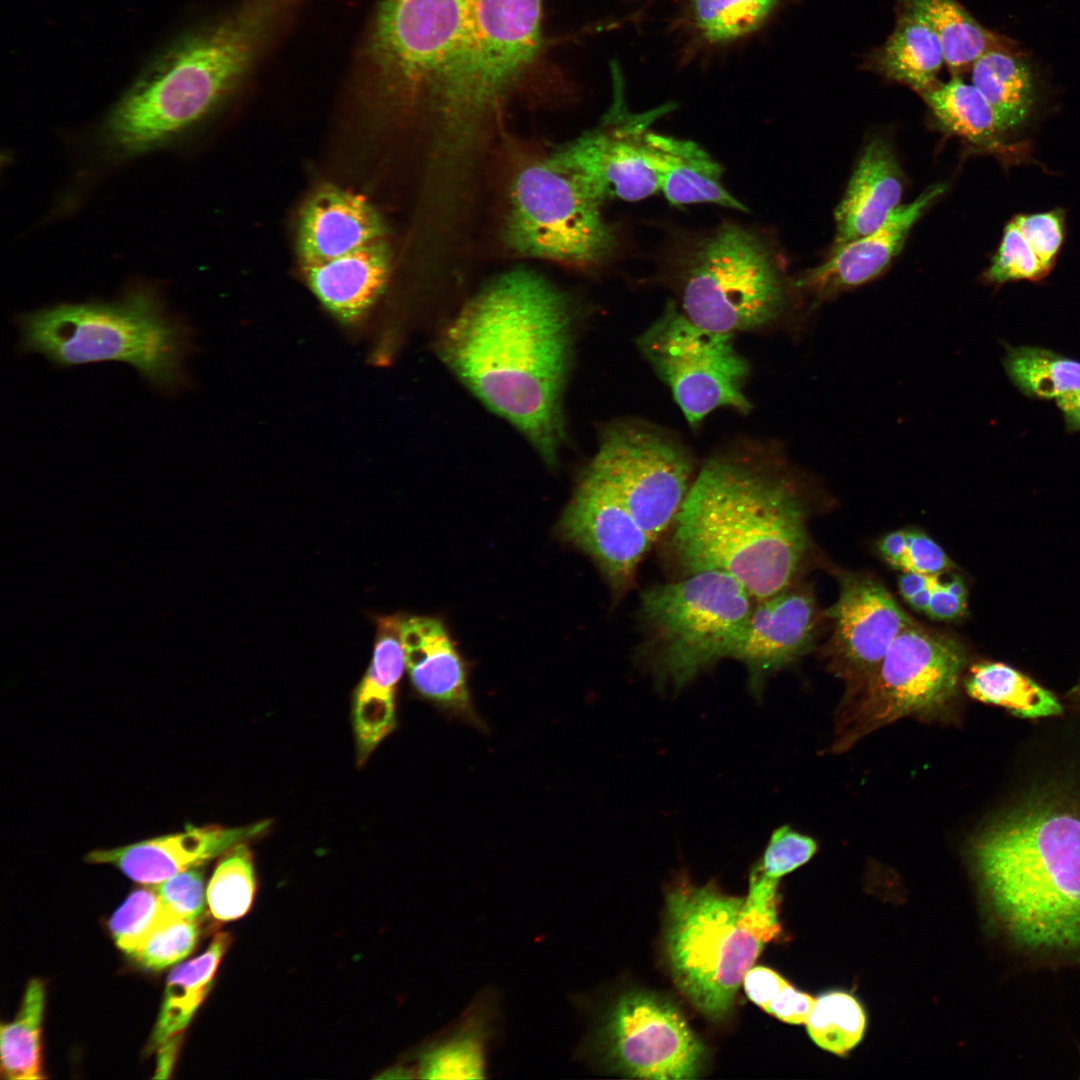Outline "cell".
I'll use <instances>...</instances> for the list:
<instances>
[{"label":"cell","mask_w":1080,"mask_h":1080,"mask_svg":"<svg viewBox=\"0 0 1080 1080\" xmlns=\"http://www.w3.org/2000/svg\"><path fill=\"white\" fill-rule=\"evenodd\" d=\"M571 340L566 298L541 276L519 269L465 305L444 332L440 355L482 403L554 464L564 435Z\"/></svg>","instance_id":"1"},{"label":"cell","mask_w":1080,"mask_h":1080,"mask_svg":"<svg viewBox=\"0 0 1080 1080\" xmlns=\"http://www.w3.org/2000/svg\"><path fill=\"white\" fill-rule=\"evenodd\" d=\"M804 487L776 450L740 447L709 457L668 532L677 577L720 570L755 601L798 582L810 550Z\"/></svg>","instance_id":"2"},{"label":"cell","mask_w":1080,"mask_h":1080,"mask_svg":"<svg viewBox=\"0 0 1080 1080\" xmlns=\"http://www.w3.org/2000/svg\"><path fill=\"white\" fill-rule=\"evenodd\" d=\"M305 1L241 0L176 41L108 113L97 132L100 151L121 162L184 139L243 82Z\"/></svg>","instance_id":"3"},{"label":"cell","mask_w":1080,"mask_h":1080,"mask_svg":"<svg viewBox=\"0 0 1080 1080\" xmlns=\"http://www.w3.org/2000/svg\"><path fill=\"white\" fill-rule=\"evenodd\" d=\"M971 856L993 916L1016 947L1080 953V810L1034 800L976 836Z\"/></svg>","instance_id":"4"},{"label":"cell","mask_w":1080,"mask_h":1080,"mask_svg":"<svg viewBox=\"0 0 1080 1080\" xmlns=\"http://www.w3.org/2000/svg\"><path fill=\"white\" fill-rule=\"evenodd\" d=\"M15 323L18 351L42 355L54 366L126 363L167 395L190 383L186 362L194 351L192 329L152 284L135 283L113 301L59 303L21 313Z\"/></svg>","instance_id":"5"},{"label":"cell","mask_w":1080,"mask_h":1080,"mask_svg":"<svg viewBox=\"0 0 1080 1080\" xmlns=\"http://www.w3.org/2000/svg\"><path fill=\"white\" fill-rule=\"evenodd\" d=\"M780 930L778 916L712 882L683 884L667 894L664 942L672 978L711 1020L728 1014L746 973Z\"/></svg>","instance_id":"6"},{"label":"cell","mask_w":1080,"mask_h":1080,"mask_svg":"<svg viewBox=\"0 0 1080 1080\" xmlns=\"http://www.w3.org/2000/svg\"><path fill=\"white\" fill-rule=\"evenodd\" d=\"M669 281L677 304L695 324L717 332L754 331L787 309L788 285L767 238L724 222L686 239L671 254Z\"/></svg>","instance_id":"7"},{"label":"cell","mask_w":1080,"mask_h":1080,"mask_svg":"<svg viewBox=\"0 0 1080 1080\" xmlns=\"http://www.w3.org/2000/svg\"><path fill=\"white\" fill-rule=\"evenodd\" d=\"M476 0H377L353 64L383 99L436 106L474 41Z\"/></svg>","instance_id":"8"},{"label":"cell","mask_w":1080,"mask_h":1080,"mask_svg":"<svg viewBox=\"0 0 1080 1080\" xmlns=\"http://www.w3.org/2000/svg\"><path fill=\"white\" fill-rule=\"evenodd\" d=\"M755 600L734 577L703 570L644 589L639 664L660 687L680 690L728 658Z\"/></svg>","instance_id":"9"},{"label":"cell","mask_w":1080,"mask_h":1080,"mask_svg":"<svg viewBox=\"0 0 1080 1080\" xmlns=\"http://www.w3.org/2000/svg\"><path fill=\"white\" fill-rule=\"evenodd\" d=\"M602 201L552 155L523 166L509 191L504 236L517 254L592 267L618 244Z\"/></svg>","instance_id":"10"},{"label":"cell","mask_w":1080,"mask_h":1080,"mask_svg":"<svg viewBox=\"0 0 1080 1080\" xmlns=\"http://www.w3.org/2000/svg\"><path fill=\"white\" fill-rule=\"evenodd\" d=\"M966 662L961 643L914 621L897 635L875 673L851 699L836 746L847 749L903 717L942 712L955 697Z\"/></svg>","instance_id":"11"},{"label":"cell","mask_w":1080,"mask_h":1080,"mask_svg":"<svg viewBox=\"0 0 1080 1080\" xmlns=\"http://www.w3.org/2000/svg\"><path fill=\"white\" fill-rule=\"evenodd\" d=\"M733 336L695 324L672 299L637 338L640 352L691 426L719 408L740 413L752 408L744 392L750 365L736 350Z\"/></svg>","instance_id":"12"},{"label":"cell","mask_w":1080,"mask_h":1080,"mask_svg":"<svg viewBox=\"0 0 1080 1080\" xmlns=\"http://www.w3.org/2000/svg\"><path fill=\"white\" fill-rule=\"evenodd\" d=\"M588 466L606 480L653 544L670 531L697 474L686 447L637 420L608 425Z\"/></svg>","instance_id":"13"},{"label":"cell","mask_w":1080,"mask_h":1080,"mask_svg":"<svg viewBox=\"0 0 1080 1080\" xmlns=\"http://www.w3.org/2000/svg\"><path fill=\"white\" fill-rule=\"evenodd\" d=\"M607 1066L626 1076L653 1080L694 1079L705 1048L671 1002L648 992L617 999L596 1034Z\"/></svg>","instance_id":"14"},{"label":"cell","mask_w":1080,"mask_h":1080,"mask_svg":"<svg viewBox=\"0 0 1080 1080\" xmlns=\"http://www.w3.org/2000/svg\"><path fill=\"white\" fill-rule=\"evenodd\" d=\"M612 104L593 129L551 154L573 172L602 202L643 200L659 191L649 161L645 135L650 124L671 109L664 105L632 114L624 100V81L617 62L611 63Z\"/></svg>","instance_id":"15"},{"label":"cell","mask_w":1080,"mask_h":1080,"mask_svg":"<svg viewBox=\"0 0 1080 1080\" xmlns=\"http://www.w3.org/2000/svg\"><path fill=\"white\" fill-rule=\"evenodd\" d=\"M557 529L594 561L614 602L634 588L639 565L653 545L611 486L589 466Z\"/></svg>","instance_id":"16"},{"label":"cell","mask_w":1080,"mask_h":1080,"mask_svg":"<svg viewBox=\"0 0 1080 1080\" xmlns=\"http://www.w3.org/2000/svg\"><path fill=\"white\" fill-rule=\"evenodd\" d=\"M827 615L833 621L828 657L832 670L848 682L851 700L914 620L879 581L853 573L840 575L839 595Z\"/></svg>","instance_id":"17"},{"label":"cell","mask_w":1080,"mask_h":1080,"mask_svg":"<svg viewBox=\"0 0 1080 1080\" xmlns=\"http://www.w3.org/2000/svg\"><path fill=\"white\" fill-rule=\"evenodd\" d=\"M817 624L813 592L799 582L755 601L728 657L746 668L754 697L761 696L771 675L810 650Z\"/></svg>","instance_id":"18"},{"label":"cell","mask_w":1080,"mask_h":1080,"mask_svg":"<svg viewBox=\"0 0 1080 1080\" xmlns=\"http://www.w3.org/2000/svg\"><path fill=\"white\" fill-rule=\"evenodd\" d=\"M944 191L941 184L928 187L913 202L900 205L875 231L833 249L828 259L803 273L793 286L822 301L875 279L899 254L912 227Z\"/></svg>","instance_id":"19"},{"label":"cell","mask_w":1080,"mask_h":1080,"mask_svg":"<svg viewBox=\"0 0 1080 1080\" xmlns=\"http://www.w3.org/2000/svg\"><path fill=\"white\" fill-rule=\"evenodd\" d=\"M267 826L265 822L235 828L188 825L179 833L112 849L93 850L86 855V861L113 865L137 883L155 885L221 856L232 846L263 832Z\"/></svg>","instance_id":"20"},{"label":"cell","mask_w":1080,"mask_h":1080,"mask_svg":"<svg viewBox=\"0 0 1080 1080\" xmlns=\"http://www.w3.org/2000/svg\"><path fill=\"white\" fill-rule=\"evenodd\" d=\"M376 209L361 195L326 186L302 208L297 251L302 267L337 258L384 238Z\"/></svg>","instance_id":"21"},{"label":"cell","mask_w":1080,"mask_h":1080,"mask_svg":"<svg viewBox=\"0 0 1080 1080\" xmlns=\"http://www.w3.org/2000/svg\"><path fill=\"white\" fill-rule=\"evenodd\" d=\"M400 636L406 669L417 693L480 726L467 686L465 664L443 622L427 616L403 617Z\"/></svg>","instance_id":"22"},{"label":"cell","mask_w":1080,"mask_h":1080,"mask_svg":"<svg viewBox=\"0 0 1080 1080\" xmlns=\"http://www.w3.org/2000/svg\"><path fill=\"white\" fill-rule=\"evenodd\" d=\"M903 174L892 146L871 139L861 152L847 189L835 209L833 248L881 227L900 206Z\"/></svg>","instance_id":"23"},{"label":"cell","mask_w":1080,"mask_h":1080,"mask_svg":"<svg viewBox=\"0 0 1080 1080\" xmlns=\"http://www.w3.org/2000/svg\"><path fill=\"white\" fill-rule=\"evenodd\" d=\"M400 615L377 619L371 663L353 694L357 761L362 765L395 727V698L406 668Z\"/></svg>","instance_id":"24"},{"label":"cell","mask_w":1080,"mask_h":1080,"mask_svg":"<svg viewBox=\"0 0 1080 1080\" xmlns=\"http://www.w3.org/2000/svg\"><path fill=\"white\" fill-rule=\"evenodd\" d=\"M391 268L384 238L326 262L302 267L305 282L337 320L353 324L371 310L384 292Z\"/></svg>","instance_id":"25"},{"label":"cell","mask_w":1080,"mask_h":1080,"mask_svg":"<svg viewBox=\"0 0 1080 1080\" xmlns=\"http://www.w3.org/2000/svg\"><path fill=\"white\" fill-rule=\"evenodd\" d=\"M645 143L659 191L670 204L709 203L748 211L724 186L722 166L699 144L650 130Z\"/></svg>","instance_id":"26"},{"label":"cell","mask_w":1080,"mask_h":1080,"mask_svg":"<svg viewBox=\"0 0 1080 1080\" xmlns=\"http://www.w3.org/2000/svg\"><path fill=\"white\" fill-rule=\"evenodd\" d=\"M874 68L919 95L934 86L944 62L939 39L916 11L903 4L893 32L872 57Z\"/></svg>","instance_id":"27"},{"label":"cell","mask_w":1080,"mask_h":1080,"mask_svg":"<svg viewBox=\"0 0 1080 1080\" xmlns=\"http://www.w3.org/2000/svg\"><path fill=\"white\" fill-rule=\"evenodd\" d=\"M231 942L227 933L215 935L209 947L169 974L157 1021L148 1041L149 1052L177 1036L208 995L214 975Z\"/></svg>","instance_id":"28"},{"label":"cell","mask_w":1080,"mask_h":1080,"mask_svg":"<svg viewBox=\"0 0 1080 1080\" xmlns=\"http://www.w3.org/2000/svg\"><path fill=\"white\" fill-rule=\"evenodd\" d=\"M489 999L477 1005L449 1034L430 1043L419 1054L418 1074L424 1079L485 1078L486 1046L493 1028L495 1009Z\"/></svg>","instance_id":"29"},{"label":"cell","mask_w":1080,"mask_h":1080,"mask_svg":"<svg viewBox=\"0 0 1080 1080\" xmlns=\"http://www.w3.org/2000/svg\"><path fill=\"white\" fill-rule=\"evenodd\" d=\"M936 33L952 76L971 70L984 54L1001 50L1016 54L1015 45L979 24L956 0H904Z\"/></svg>","instance_id":"30"},{"label":"cell","mask_w":1080,"mask_h":1080,"mask_svg":"<svg viewBox=\"0 0 1080 1080\" xmlns=\"http://www.w3.org/2000/svg\"><path fill=\"white\" fill-rule=\"evenodd\" d=\"M920 96L945 131L974 145L993 148L1004 133L987 99L959 76L937 82Z\"/></svg>","instance_id":"31"},{"label":"cell","mask_w":1080,"mask_h":1080,"mask_svg":"<svg viewBox=\"0 0 1080 1080\" xmlns=\"http://www.w3.org/2000/svg\"><path fill=\"white\" fill-rule=\"evenodd\" d=\"M971 79L992 106L1003 132L1016 128L1029 115L1033 81L1028 66L1016 54L987 52L972 66Z\"/></svg>","instance_id":"32"},{"label":"cell","mask_w":1080,"mask_h":1080,"mask_svg":"<svg viewBox=\"0 0 1080 1080\" xmlns=\"http://www.w3.org/2000/svg\"><path fill=\"white\" fill-rule=\"evenodd\" d=\"M970 697L998 705L1021 718L1061 714L1055 696L1030 677L1000 662H980L971 666L964 682Z\"/></svg>","instance_id":"33"},{"label":"cell","mask_w":1080,"mask_h":1080,"mask_svg":"<svg viewBox=\"0 0 1080 1080\" xmlns=\"http://www.w3.org/2000/svg\"><path fill=\"white\" fill-rule=\"evenodd\" d=\"M1002 364L1012 384L1029 398L1055 400L1080 389V361L1044 347L1006 344Z\"/></svg>","instance_id":"34"},{"label":"cell","mask_w":1080,"mask_h":1080,"mask_svg":"<svg viewBox=\"0 0 1080 1080\" xmlns=\"http://www.w3.org/2000/svg\"><path fill=\"white\" fill-rule=\"evenodd\" d=\"M45 1005V987L40 979H31L13 1021L0 1029L1 1074L10 1080L42 1079L41 1024Z\"/></svg>","instance_id":"35"},{"label":"cell","mask_w":1080,"mask_h":1080,"mask_svg":"<svg viewBox=\"0 0 1080 1080\" xmlns=\"http://www.w3.org/2000/svg\"><path fill=\"white\" fill-rule=\"evenodd\" d=\"M780 0H690L689 23L697 36L724 46L761 29Z\"/></svg>","instance_id":"36"},{"label":"cell","mask_w":1080,"mask_h":1080,"mask_svg":"<svg viewBox=\"0 0 1080 1080\" xmlns=\"http://www.w3.org/2000/svg\"><path fill=\"white\" fill-rule=\"evenodd\" d=\"M256 891L253 854L245 842L226 850L206 890L210 913L219 921H232L250 909Z\"/></svg>","instance_id":"37"},{"label":"cell","mask_w":1080,"mask_h":1080,"mask_svg":"<svg viewBox=\"0 0 1080 1080\" xmlns=\"http://www.w3.org/2000/svg\"><path fill=\"white\" fill-rule=\"evenodd\" d=\"M806 1025L808 1034L816 1045L842 1055L862 1039L866 1016L855 997L845 992L833 991L815 999Z\"/></svg>","instance_id":"38"},{"label":"cell","mask_w":1080,"mask_h":1080,"mask_svg":"<svg viewBox=\"0 0 1080 1080\" xmlns=\"http://www.w3.org/2000/svg\"><path fill=\"white\" fill-rule=\"evenodd\" d=\"M153 887L133 890L111 916L108 927L117 947L132 956L148 936L168 921Z\"/></svg>","instance_id":"39"},{"label":"cell","mask_w":1080,"mask_h":1080,"mask_svg":"<svg viewBox=\"0 0 1080 1080\" xmlns=\"http://www.w3.org/2000/svg\"><path fill=\"white\" fill-rule=\"evenodd\" d=\"M198 937L197 920H168L159 925L131 957L145 969L162 970L187 957Z\"/></svg>","instance_id":"40"},{"label":"cell","mask_w":1080,"mask_h":1080,"mask_svg":"<svg viewBox=\"0 0 1080 1080\" xmlns=\"http://www.w3.org/2000/svg\"><path fill=\"white\" fill-rule=\"evenodd\" d=\"M1047 273L1030 244L1015 224L1009 222L997 252L985 272V279L993 284H1003L1010 281L1039 280Z\"/></svg>","instance_id":"41"},{"label":"cell","mask_w":1080,"mask_h":1080,"mask_svg":"<svg viewBox=\"0 0 1080 1080\" xmlns=\"http://www.w3.org/2000/svg\"><path fill=\"white\" fill-rule=\"evenodd\" d=\"M816 851L817 843L812 837L783 825L773 831L755 865L767 877L780 880L807 863Z\"/></svg>","instance_id":"42"},{"label":"cell","mask_w":1080,"mask_h":1080,"mask_svg":"<svg viewBox=\"0 0 1080 1080\" xmlns=\"http://www.w3.org/2000/svg\"><path fill=\"white\" fill-rule=\"evenodd\" d=\"M169 920H198L205 908L204 874L200 866L154 885Z\"/></svg>","instance_id":"43"},{"label":"cell","mask_w":1080,"mask_h":1080,"mask_svg":"<svg viewBox=\"0 0 1080 1080\" xmlns=\"http://www.w3.org/2000/svg\"><path fill=\"white\" fill-rule=\"evenodd\" d=\"M1012 222L1030 244L1034 253L1049 272L1064 239L1063 215L1059 210L1022 214Z\"/></svg>","instance_id":"44"},{"label":"cell","mask_w":1080,"mask_h":1080,"mask_svg":"<svg viewBox=\"0 0 1080 1080\" xmlns=\"http://www.w3.org/2000/svg\"><path fill=\"white\" fill-rule=\"evenodd\" d=\"M953 567L942 547L918 530H907V554L903 571L940 575Z\"/></svg>","instance_id":"45"},{"label":"cell","mask_w":1080,"mask_h":1080,"mask_svg":"<svg viewBox=\"0 0 1080 1080\" xmlns=\"http://www.w3.org/2000/svg\"><path fill=\"white\" fill-rule=\"evenodd\" d=\"M815 1004L809 994L795 989L790 983L784 986L764 1009L770 1015L790 1024H806Z\"/></svg>","instance_id":"46"},{"label":"cell","mask_w":1080,"mask_h":1080,"mask_svg":"<svg viewBox=\"0 0 1080 1080\" xmlns=\"http://www.w3.org/2000/svg\"><path fill=\"white\" fill-rule=\"evenodd\" d=\"M788 983L774 970L756 966L749 969L742 984L748 998L764 1010Z\"/></svg>","instance_id":"47"},{"label":"cell","mask_w":1080,"mask_h":1080,"mask_svg":"<svg viewBox=\"0 0 1080 1080\" xmlns=\"http://www.w3.org/2000/svg\"><path fill=\"white\" fill-rule=\"evenodd\" d=\"M967 609V597L959 596L947 589L939 575H935L926 615L934 620L951 621L964 615Z\"/></svg>","instance_id":"48"},{"label":"cell","mask_w":1080,"mask_h":1080,"mask_svg":"<svg viewBox=\"0 0 1080 1080\" xmlns=\"http://www.w3.org/2000/svg\"><path fill=\"white\" fill-rule=\"evenodd\" d=\"M883 559L893 568L904 570L907 554V530L892 531L878 542Z\"/></svg>","instance_id":"49"},{"label":"cell","mask_w":1080,"mask_h":1080,"mask_svg":"<svg viewBox=\"0 0 1080 1080\" xmlns=\"http://www.w3.org/2000/svg\"><path fill=\"white\" fill-rule=\"evenodd\" d=\"M1055 403L1063 416L1066 432H1080V389L1058 397Z\"/></svg>","instance_id":"50"},{"label":"cell","mask_w":1080,"mask_h":1080,"mask_svg":"<svg viewBox=\"0 0 1080 1080\" xmlns=\"http://www.w3.org/2000/svg\"><path fill=\"white\" fill-rule=\"evenodd\" d=\"M934 575H925L913 571H902L898 578V589L902 598L907 601L919 590L927 586Z\"/></svg>","instance_id":"51"},{"label":"cell","mask_w":1080,"mask_h":1080,"mask_svg":"<svg viewBox=\"0 0 1080 1080\" xmlns=\"http://www.w3.org/2000/svg\"><path fill=\"white\" fill-rule=\"evenodd\" d=\"M159 1048L161 1049V1053L157 1069V1072H160L158 1077L161 1076V1073L169 1072L171 1069L177 1048V1040H175V1036L164 1042Z\"/></svg>","instance_id":"52"},{"label":"cell","mask_w":1080,"mask_h":1080,"mask_svg":"<svg viewBox=\"0 0 1080 1080\" xmlns=\"http://www.w3.org/2000/svg\"><path fill=\"white\" fill-rule=\"evenodd\" d=\"M934 576H932V579L927 586L919 590L906 601L915 611L926 614L930 603Z\"/></svg>","instance_id":"53"},{"label":"cell","mask_w":1080,"mask_h":1080,"mask_svg":"<svg viewBox=\"0 0 1080 1080\" xmlns=\"http://www.w3.org/2000/svg\"><path fill=\"white\" fill-rule=\"evenodd\" d=\"M1072 693L1080 695V683L1073 689Z\"/></svg>","instance_id":"54"}]
</instances>
